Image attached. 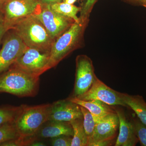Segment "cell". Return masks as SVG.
<instances>
[{"mask_svg": "<svg viewBox=\"0 0 146 146\" xmlns=\"http://www.w3.org/2000/svg\"><path fill=\"white\" fill-rule=\"evenodd\" d=\"M133 1L135 2L141 4V0H132Z\"/></svg>", "mask_w": 146, "mask_h": 146, "instance_id": "1f68e13d", "label": "cell"}, {"mask_svg": "<svg viewBox=\"0 0 146 146\" xmlns=\"http://www.w3.org/2000/svg\"><path fill=\"white\" fill-rule=\"evenodd\" d=\"M51 8L55 12L73 19L75 22H77L79 20L77 14L80 11L81 9L74 5L70 4L65 2L54 3L50 5Z\"/></svg>", "mask_w": 146, "mask_h": 146, "instance_id": "ac0fdd59", "label": "cell"}, {"mask_svg": "<svg viewBox=\"0 0 146 146\" xmlns=\"http://www.w3.org/2000/svg\"><path fill=\"white\" fill-rule=\"evenodd\" d=\"M121 95L127 107L132 110L137 117L146 125V102L143 97L121 93Z\"/></svg>", "mask_w": 146, "mask_h": 146, "instance_id": "2e32d148", "label": "cell"}, {"mask_svg": "<svg viewBox=\"0 0 146 146\" xmlns=\"http://www.w3.org/2000/svg\"><path fill=\"white\" fill-rule=\"evenodd\" d=\"M75 80L72 96L78 98L91 88L97 78L93 62L86 55H79L76 59Z\"/></svg>", "mask_w": 146, "mask_h": 146, "instance_id": "9c48e42d", "label": "cell"}, {"mask_svg": "<svg viewBox=\"0 0 146 146\" xmlns=\"http://www.w3.org/2000/svg\"><path fill=\"white\" fill-rule=\"evenodd\" d=\"M50 55V52L27 47L13 65L29 74L39 77L49 70Z\"/></svg>", "mask_w": 146, "mask_h": 146, "instance_id": "8992f818", "label": "cell"}, {"mask_svg": "<svg viewBox=\"0 0 146 146\" xmlns=\"http://www.w3.org/2000/svg\"><path fill=\"white\" fill-rule=\"evenodd\" d=\"M65 2L68 3L70 4L73 5L76 2V0H65Z\"/></svg>", "mask_w": 146, "mask_h": 146, "instance_id": "f546056e", "label": "cell"}, {"mask_svg": "<svg viewBox=\"0 0 146 146\" xmlns=\"http://www.w3.org/2000/svg\"><path fill=\"white\" fill-rule=\"evenodd\" d=\"M89 19L79 18L54 42L50 50L49 68L55 67L73 51L81 46Z\"/></svg>", "mask_w": 146, "mask_h": 146, "instance_id": "3957f363", "label": "cell"}, {"mask_svg": "<svg viewBox=\"0 0 146 146\" xmlns=\"http://www.w3.org/2000/svg\"><path fill=\"white\" fill-rule=\"evenodd\" d=\"M21 107L22 105L18 106H0V127L6 124L14 123Z\"/></svg>", "mask_w": 146, "mask_h": 146, "instance_id": "d6986e66", "label": "cell"}, {"mask_svg": "<svg viewBox=\"0 0 146 146\" xmlns=\"http://www.w3.org/2000/svg\"><path fill=\"white\" fill-rule=\"evenodd\" d=\"M20 136L14 123L6 124L0 127V145Z\"/></svg>", "mask_w": 146, "mask_h": 146, "instance_id": "44dd1931", "label": "cell"}, {"mask_svg": "<svg viewBox=\"0 0 146 146\" xmlns=\"http://www.w3.org/2000/svg\"><path fill=\"white\" fill-rule=\"evenodd\" d=\"M131 121L141 145L146 146V125L138 117H133L131 118Z\"/></svg>", "mask_w": 146, "mask_h": 146, "instance_id": "7402d4cb", "label": "cell"}, {"mask_svg": "<svg viewBox=\"0 0 146 146\" xmlns=\"http://www.w3.org/2000/svg\"><path fill=\"white\" fill-rule=\"evenodd\" d=\"M46 145L42 141H39V139H37L31 145V146H44Z\"/></svg>", "mask_w": 146, "mask_h": 146, "instance_id": "83f0119b", "label": "cell"}, {"mask_svg": "<svg viewBox=\"0 0 146 146\" xmlns=\"http://www.w3.org/2000/svg\"><path fill=\"white\" fill-rule=\"evenodd\" d=\"M119 125V121L116 112L110 113L97 121L88 146L111 145L117 136Z\"/></svg>", "mask_w": 146, "mask_h": 146, "instance_id": "30bf717a", "label": "cell"}, {"mask_svg": "<svg viewBox=\"0 0 146 146\" xmlns=\"http://www.w3.org/2000/svg\"><path fill=\"white\" fill-rule=\"evenodd\" d=\"M80 108L83 115V127L88 138V146L94 134L96 122L89 110L82 106H80Z\"/></svg>", "mask_w": 146, "mask_h": 146, "instance_id": "ffe728a7", "label": "cell"}, {"mask_svg": "<svg viewBox=\"0 0 146 146\" xmlns=\"http://www.w3.org/2000/svg\"><path fill=\"white\" fill-rule=\"evenodd\" d=\"M36 135L29 137H20L11 139L0 145V146H31L35 141L38 139Z\"/></svg>", "mask_w": 146, "mask_h": 146, "instance_id": "603a6c76", "label": "cell"}, {"mask_svg": "<svg viewBox=\"0 0 146 146\" xmlns=\"http://www.w3.org/2000/svg\"><path fill=\"white\" fill-rule=\"evenodd\" d=\"M76 98L85 101L99 100L111 106L127 107L123 101L121 93L111 89L98 78L87 92Z\"/></svg>", "mask_w": 146, "mask_h": 146, "instance_id": "8fae6325", "label": "cell"}, {"mask_svg": "<svg viewBox=\"0 0 146 146\" xmlns=\"http://www.w3.org/2000/svg\"><path fill=\"white\" fill-rule=\"evenodd\" d=\"M141 4L146 7V0H141Z\"/></svg>", "mask_w": 146, "mask_h": 146, "instance_id": "4dcf8cb0", "label": "cell"}, {"mask_svg": "<svg viewBox=\"0 0 146 146\" xmlns=\"http://www.w3.org/2000/svg\"><path fill=\"white\" fill-rule=\"evenodd\" d=\"M74 132L70 123L48 121L42 126L36 135L42 138H54L66 135L73 136Z\"/></svg>", "mask_w": 146, "mask_h": 146, "instance_id": "5bb4252c", "label": "cell"}, {"mask_svg": "<svg viewBox=\"0 0 146 146\" xmlns=\"http://www.w3.org/2000/svg\"><path fill=\"white\" fill-rule=\"evenodd\" d=\"M72 136L62 135L52 138L51 145L53 146H71Z\"/></svg>", "mask_w": 146, "mask_h": 146, "instance_id": "d4e9b609", "label": "cell"}, {"mask_svg": "<svg viewBox=\"0 0 146 146\" xmlns=\"http://www.w3.org/2000/svg\"><path fill=\"white\" fill-rule=\"evenodd\" d=\"M68 99L89 110L94 117L95 122L110 113L116 112L114 108L99 100L85 101L74 97H70Z\"/></svg>", "mask_w": 146, "mask_h": 146, "instance_id": "9a60e30c", "label": "cell"}, {"mask_svg": "<svg viewBox=\"0 0 146 146\" xmlns=\"http://www.w3.org/2000/svg\"><path fill=\"white\" fill-rule=\"evenodd\" d=\"M10 30V28L4 23L0 24V45L6 33Z\"/></svg>", "mask_w": 146, "mask_h": 146, "instance_id": "484cf974", "label": "cell"}, {"mask_svg": "<svg viewBox=\"0 0 146 146\" xmlns=\"http://www.w3.org/2000/svg\"><path fill=\"white\" fill-rule=\"evenodd\" d=\"M74 134L71 146H88V138L83 125V118L71 121Z\"/></svg>", "mask_w": 146, "mask_h": 146, "instance_id": "e0dca14e", "label": "cell"}, {"mask_svg": "<svg viewBox=\"0 0 146 146\" xmlns=\"http://www.w3.org/2000/svg\"><path fill=\"white\" fill-rule=\"evenodd\" d=\"M5 1V0H0V7L2 5L3 3Z\"/></svg>", "mask_w": 146, "mask_h": 146, "instance_id": "d6a6232c", "label": "cell"}, {"mask_svg": "<svg viewBox=\"0 0 146 146\" xmlns=\"http://www.w3.org/2000/svg\"><path fill=\"white\" fill-rule=\"evenodd\" d=\"M38 1L43 4L51 5L54 3L60 2L62 0H38Z\"/></svg>", "mask_w": 146, "mask_h": 146, "instance_id": "4316f807", "label": "cell"}, {"mask_svg": "<svg viewBox=\"0 0 146 146\" xmlns=\"http://www.w3.org/2000/svg\"><path fill=\"white\" fill-rule=\"evenodd\" d=\"M98 0H86L83 7L80 10L79 18L82 20L89 19V15L92 9Z\"/></svg>", "mask_w": 146, "mask_h": 146, "instance_id": "cb8c5ba5", "label": "cell"}, {"mask_svg": "<svg viewBox=\"0 0 146 146\" xmlns=\"http://www.w3.org/2000/svg\"><path fill=\"white\" fill-rule=\"evenodd\" d=\"M83 118L80 106L69 99L51 104L48 121L70 122Z\"/></svg>", "mask_w": 146, "mask_h": 146, "instance_id": "7c38bea8", "label": "cell"}, {"mask_svg": "<svg viewBox=\"0 0 146 146\" xmlns=\"http://www.w3.org/2000/svg\"><path fill=\"white\" fill-rule=\"evenodd\" d=\"M114 108L119 121V131L115 146H136L139 141L132 122L127 118L122 110L118 108Z\"/></svg>", "mask_w": 146, "mask_h": 146, "instance_id": "4fadbf2b", "label": "cell"}, {"mask_svg": "<svg viewBox=\"0 0 146 146\" xmlns=\"http://www.w3.org/2000/svg\"><path fill=\"white\" fill-rule=\"evenodd\" d=\"M11 29L20 36L27 47L44 52H50L54 40L34 15L18 21Z\"/></svg>", "mask_w": 146, "mask_h": 146, "instance_id": "7a4b0ae2", "label": "cell"}, {"mask_svg": "<svg viewBox=\"0 0 146 146\" xmlns=\"http://www.w3.org/2000/svg\"><path fill=\"white\" fill-rule=\"evenodd\" d=\"M39 77L29 74L12 65L0 75V93L19 97L35 96L39 92Z\"/></svg>", "mask_w": 146, "mask_h": 146, "instance_id": "6da1fadb", "label": "cell"}, {"mask_svg": "<svg viewBox=\"0 0 146 146\" xmlns=\"http://www.w3.org/2000/svg\"><path fill=\"white\" fill-rule=\"evenodd\" d=\"M4 20L3 15L1 11L0 10V24L4 23Z\"/></svg>", "mask_w": 146, "mask_h": 146, "instance_id": "f1b7e54d", "label": "cell"}, {"mask_svg": "<svg viewBox=\"0 0 146 146\" xmlns=\"http://www.w3.org/2000/svg\"><path fill=\"white\" fill-rule=\"evenodd\" d=\"M34 15L41 21L54 41L75 22L71 18L55 12L51 8L50 5L42 4Z\"/></svg>", "mask_w": 146, "mask_h": 146, "instance_id": "52a82bcc", "label": "cell"}, {"mask_svg": "<svg viewBox=\"0 0 146 146\" xmlns=\"http://www.w3.org/2000/svg\"><path fill=\"white\" fill-rule=\"evenodd\" d=\"M51 104L35 106L22 105L14 125L20 136L29 137L36 134L48 121Z\"/></svg>", "mask_w": 146, "mask_h": 146, "instance_id": "277c9868", "label": "cell"}, {"mask_svg": "<svg viewBox=\"0 0 146 146\" xmlns=\"http://www.w3.org/2000/svg\"><path fill=\"white\" fill-rule=\"evenodd\" d=\"M27 47L14 31H7L0 50V75L13 65Z\"/></svg>", "mask_w": 146, "mask_h": 146, "instance_id": "ba28073f", "label": "cell"}, {"mask_svg": "<svg viewBox=\"0 0 146 146\" xmlns=\"http://www.w3.org/2000/svg\"><path fill=\"white\" fill-rule=\"evenodd\" d=\"M41 4L38 0H5L0 7L4 23L11 30L18 21L35 15Z\"/></svg>", "mask_w": 146, "mask_h": 146, "instance_id": "5b68a950", "label": "cell"}]
</instances>
